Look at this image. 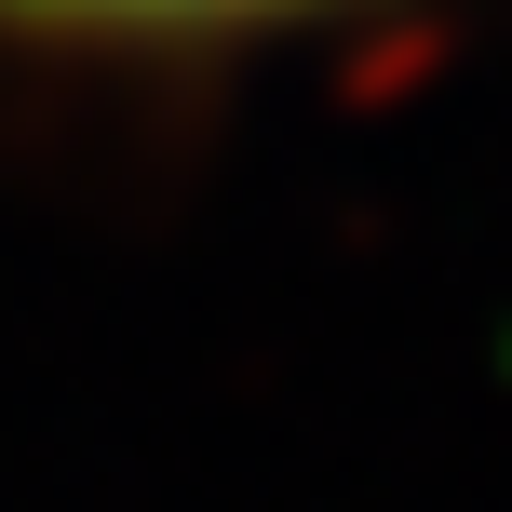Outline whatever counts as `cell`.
I'll return each mask as SVG.
<instances>
[{
	"label": "cell",
	"mask_w": 512,
	"mask_h": 512,
	"mask_svg": "<svg viewBox=\"0 0 512 512\" xmlns=\"http://www.w3.org/2000/svg\"><path fill=\"white\" fill-rule=\"evenodd\" d=\"M378 14V0H0V41L41 54H243V41H297V27Z\"/></svg>",
	"instance_id": "6da1fadb"
}]
</instances>
